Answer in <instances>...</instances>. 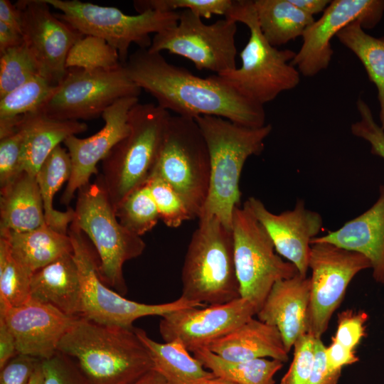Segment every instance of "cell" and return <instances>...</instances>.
<instances>
[{
    "label": "cell",
    "instance_id": "6da1fadb",
    "mask_svg": "<svg viewBox=\"0 0 384 384\" xmlns=\"http://www.w3.org/2000/svg\"><path fill=\"white\" fill-rule=\"evenodd\" d=\"M132 80L161 108L195 119L215 116L250 127L264 126V106L218 75L201 78L166 61L160 53L139 48L124 64Z\"/></svg>",
    "mask_w": 384,
    "mask_h": 384
},
{
    "label": "cell",
    "instance_id": "7a4b0ae2",
    "mask_svg": "<svg viewBox=\"0 0 384 384\" xmlns=\"http://www.w3.org/2000/svg\"><path fill=\"white\" fill-rule=\"evenodd\" d=\"M73 358L91 384H133L154 369L134 327L75 319L58 346Z\"/></svg>",
    "mask_w": 384,
    "mask_h": 384
},
{
    "label": "cell",
    "instance_id": "3957f363",
    "mask_svg": "<svg viewBox=\"0 0 384 384\" xmlns=\"http://www.w3.org/2000/svg\"><path fill=\"white\" fill-rule=\"evenodd\" d=\"M195 120L206 142L210 166L208 197L198 219L215 216L231 229L233 211L240 206L244 164L250 156L262 153L272 127H250L215 116Z\"/></svg>",
    "mask_w": 384,
    "mask_h": 384
},
{
    "label": "cell",
    "instance_id": "277c9868",
    "mask_svg": "<svg viewBox=\"0 0 384 384\" xmlns=\"http://www.w3.org/2000/svg\"><path fill=\"white\" fill-rule=\"evenodd\" d=\"M198 220L183 264L181 297L205 306L240 298L231 229L215 216Z\"/></svg>",
    "mask_w": 384,
    "mask_h": 384
},
{
    "label": "cell",
    "instance_id": "5b68a950",
    "mask_svg": "<svg viewBox=\"0 0 384 384\" xmlns=\"http://www.w3.org/2000/svg\"><path fill=\"white\" fill-rule=\"evenodd\" d=\"M157 104H136L129 111V131L102 161L98 174L114 210L151 176L171 117Z\"/></svg>",
    "mask_w": 384,
    "mask_h": 384
},
{
    "label": "cell",
    "instance_id": "8992f818",
    "mask_svg": "<svg viewBox=\"0 0 384 384\" xmlns=\"http://www.w3.org/2000/svg\"><path fill=\"white\" fill-rule=\"evenodd\" d=\"M225 17L244 23L249 28L250 37L240 53V67L218 75L263 106L299 85L300 73L292 64L296 53L279 50L266 40L257 22L253 1H233Z\"/></svg>",
    "mask_w": 384,
    "mask_h": 384
},
{
    "label": "cell",
    "instance_id": "52a82bcc",
    "mask_svg": "<svg viewBox=\"0 0 384 384\" xmlns=\"http://www.w3.org/2000/svg\"><path fill=\"white\" fill-rule=\"evenodd\" d=\"M74 210L73 222L96 249L101 279L119 294H125L123 266L143 253L145 242L119 223L99 176L94 183L78 190Z\"/></svg>",
    "mask_w": 384,
    "mask_h": 384
},
{
    "label": "cell",
    "instance_id": "ba28073f",
    "mask_svg": "<svg viewBox=\"0 0 384 384\" xmlns=\"http://www.w3.org/2000/svg\"><path fill=\"white\" fill-rule=\"evenodd\" d=\"M210 171L209 152L195 119L171 115L151 176L170 184L198 218L208 197Z\"/></svg>",
    "mask_w": 384,
    "mask_h": 384
},
{
    "label": "cell",
    "instance_id": "9c48e42d",
    "mask_svg": "<svg viewBox=\"0 0 384 384\" xmlns=\"http://www.w3.org/2000/svg\"><path fill=\"white\" fill-rule=\"evenodd\" d=\"M61 11L55 16L84 36L90 35L105 40L114 48L124 64L129 58L132 43L148 49L158 33L177 25L179 12L146 11L129 15L117 8L102 6L79 0H43Z\"/></svg>",
    "mask_w": 384,
    "mask_h": 384
},
{
    "label": "cell",
    "instance_id": "30bf717a",
    "mask_svg": "<svg viewBox=\"0 0 384 384\" xmlns=\"http://www.w3.org/2000/svg\"><path fill=\"white\" fill-rule=\"evenodd\" d=\"M68 234L81 284L80 317L101 324L133 328L134 321L144 316L163 317L180 309L204 306L182 297L159 304H143L124 298L102 282L98 271V260L83 237V233L73 222Z\"/></svg>",
    "mask_w": 384,
    "mask_h": 384
},
{
    "label": "cell",
    "instance_id": "8fae6325",
    "mask_svg": "<svg viewBox=\"0 0 384 384\" xmlns=\"http://www.w3.org/2000/svg\"><path fill=\"white\" fill-rule=\"evenodd\" d=\"M231 230L240 297L258 311L277 282L299 272L276 252L264 227L245 207L235 208Z\"/></svg>",
    "mask_w": 384,
    "mask_h": 384
},
{
    "label": "cell",
    "instance_id": "7c38bea8",
    "mask_svg": "<svg viewBox=\"0 0 384 384\" xmlns=\"http://www.w3.org/2000/svg\"><path fill=\"white\" fill-rule=\"evenodd\" d=\"M141 91L124 65L112 70L70 68L41 112L59 120L90 119L121 98L139 97Z\"/></svg>",
    "mask_w": 384,
    "mask_h": 384
},
{
    "label": "cell",
    "instance_id": "4fadbf2b",
    "mask_svg": "<svg viewBox=\"0 0 384 384\" xmlns=\"http://www.w3.org/2000/svg\"><path fill=\"white\" fill-rule=\"evenodd\" d=\"M237 22L225 18L211 24L188 9L179 12L177 25L154 35L148 50H166L191 60L198 70L220 75L237 68Z\"/></svg>",
    "mask_w": 384,
    "mask_h": 384
},
{
    "label": "cell",
    "instance_id": "5bb4252c",
    "mask_svg": "<svg viewBox=\"0 0 384 384\" xmlns=\"http://www.w3.org/2000/svg\"><path fill=\"white\" fill-rule=\"evenodd\" d=\"M309 268L311 276L308 333L321 338L351 281L361 271L371 268V264L361 253L328 242H314Z\"/></svg>",
    "mask_w": 384,
    "mask_h": 384
},
{
    "label": "cell",
    "instance_id": "9a60e30c",
    "mask_svg": "<svg viewBox=\"0 0 384 384\" xmlns=\"http://www.w3.org/2000/svg\"><path fill=\"white\" fill-rule=\"evenodd\" d=\"M383 12V0L331 1L322 16L304 31L302 45L292 64L305 77L316 75L330 64L333 37L354 21L360 22L363 29L372 28Z\"/></svg>",
    "mask_w": 384,
    "mask_h": 384
},
{
    "label": "cell",
    "instance_id": "2e32d148",
    "mask_svg": "<svg viewBox=\"0 0 384 384\" xmlns=\"http://www.w3.org/2000/svg\"><path fill=\"white\" fill-rule=\"evenodd\" d=\"M15 5L21 15L24 42L41 75L58 85L68 72L65 64L70 48L84 35L58 18L43 0H20Z\"/></svg>",
    "mask_w": 384,
    "mask_h": 384
},
{
    "label": "cell",
    "instance_id": "e0dca14e",
    "mask_svg": "<svg viewBox=\"0 0 384 384\" xmlns=\"http://www.w3.org/2000/svg\"><path fill=\"white\" fill-rule=\"evenodd\" d=\"M257 313L252 303L240 297L221 304L170 313L160 321L159 332L165 342L178 340L193 353L234 331Z\"/></svg>",
    "mask_w": 384,
    "mask_h": 384
},
{
    "label": "cell",
    "instance_id": "ac0fdd59",
    "mask_svg": "<svg viewBox=\"0 0 384 384\" xmlns=\"http://www.w3.org/2000/svg\"><path fill=\"white\" fill-rule=\"evenodd\" d=\"M138 102L137 97L118 100L103 112L105 124L100 131L87 138L73 135L64 141L70 158L71 174L60 198L62 204L68 205L78 190L90 183L92 176L98 172L97 164L128 134L129 112Z\"/></svg>",
    "mask_w": 384,
    "mask_h": 384
},
{
    "label": "cell",
    "instance_id": "d6986e66",
    "mask_svg": "<svg viewBox=\"0 0 384 384\" xmlns=\"http://www.w3.org/2000/svg\"><path fill=\"white\" fill-rule=\"evenodd\" d=\"M243 206L264 227L276 252L293 264L301 275L306 276L311 241L322 228L321 215L306 208L302 200L297 202L292 210L279 214L270 212L255 197H250Z\"/></svg>",
    "mask_w": 384,
    "mask_h": 384
},
{
    "label": "cell",
    "instance_id": "ffe728a7",
    "mask_svg": "<svg viewBox=\"0 0 384 384\" xmlns=\"http://www.w3.org/2000/svg\"><path fill=\"white\" fill-rule=\"evenodd\" d=\"M76 318L31 299L18 306L0 307V319L14 336L18 354L42 361L58 351L60 341Z\"/></svg>",
    "mask_w": 384,
    "mask_h": 384
},
{
    "label": "cell",
    "instance_id": "44dd1931",
    "mask_svg": "<svg viewBox=\"0 0 384 384\" xmlns=\"http://www.w3.org/2000/svg\"><path fill=\"white\" fill-rule=\"evenodd\" d=\"M310 293V277L297 273L277 282L256 314L278 329L288 353L296 340L308 333Z\"/></svg>",
    "mask_w": 384,
    "mask_h": 384
},
{
    "label": "cell",
    "instance_id": "7402d4cb",
    "mask_svg": "<svg viewBox=\"0 0 384 384\" xmlns=\"http://www.w3.org/2000/svg\"><path fill=\"white\" fill-rule=\"evenodd\" d=\"M328 242L362 254L370 261L373 277L384 284V185L374 204L339 229L317 236L311 241Z\"/></svg>",
    "mask_w": 384,
    "mask_h": 384
},
{
    "label": "cell",
    "instance_id": "603a6c76",
    "mask_svg": "<svg viewBox=\"0 0 384 384\" xmlns=\"http://www.w3.org/2000/svg\"><path fill=\"white\" fill-rule=\"evenodd\" d=\"M205 348L230 361L271 358L284 363L288 360L278 329L254 317Z\"/></svg>",
    "mask_w": 384,
    "mask_h": 384
},
{
    "label": "cell",
    "instance_id": "cb8c5ba5",
    "mask_svg": "<svg viewBox=\"0 0 384 384\" xmlns=\"http://www.w3.org/2000/svg\"><path fill=\"white\" fill-rule=\"evenodd\" d=\"M31 299L49 304L71 317H80L81 284L73 252L35 272L31 277Z\"/></svg>",
    "mask_w": 384,
    "mask_h": 384
},
{
    "label": "cell",
    "instance_id": "d4e9b609",
    "mask_svg": "<svg viewBox=\"0 0 384 384\" xmlns=\"http://www.w3.org/2000/svg\"><path fill=\"white\" fill-rule=\"evenodd\" d=\"M18 124L24 131L22 169L33 176L61 142L87 129L84 122L51 119L41 111L23 116Z\"/></svg>",
    "mask_w": 384,
    "mask_h": 384
},
{
    "label": "cell",
    "instance_id": "484cf974",
    "mask_svg": "<svg viewBox=\"0 0 384 384\" xmlns=\"http://www.w3.org/2000/svg\"><path fill=\"white\" fill-rule=\"evenodd\" d=\"M0 193V233L27 232L46 223L36 176L23 171Z\"/></svg>",
    "mask_w": 384,
    "mask_h": 384
},
{
    "label": "cell",
    "instance_id": "4316f807",
    "mask_svg": "<svg viewBox=\"0 0 384 384\" xmlns=\"http://www.w3.org/2000/svg\"><path fill=\"white\" fill-rule=\"evenodd\" d=\"M0 236L7 239L14 259L31 274L73 252L68 234L60 233L46 223L30 231L6 232Z\"/></svg>",
    "mask_w": 384,
    "mask_h": 384
},
{
    "label": "cell",
    "instance_id": "83f0119b",
    "mask_svg": "<svg viewBox=\"0 0 384 384\" xmlns=\"http://www.w3.org/2000/svg\"><path fill=\"white\" fill-rule=\"evenodd\" d=\"M134 331L149 351L154 370L167 384H200L215 376L198 359L191 356L179 341L161 343L151 339L142 329L134 327Z\"/></svg>",
    "mask_w": 384,
    "mask_h": 384
},
{
    "label": "cell",
    "instance_id": "f1b7e54d",
    "mask_svg": "<svg viewBox=\"0 0 384 384\" xmlns=\"http://www.w3.org/2000/svg\"><path fill=\"white\" fill-rule=\"evenodd\" d=\"M253 4L260 28L274 47L302 37L315 21L290 0H255Z\"/></svg>",
    "mask_w": 384,
    "mask_h": 384
},
{
    "label": "cell",
    "instance_id": "f546056e",
    "mask_svg": "<svg viewBox=\"0 0 384 384\" xmlns=\"http://www.w3.org/2000/svg\"><path fill=\"white\" fill-rule=\"evenodd\" d=\"M71 174V162L68 151L58 146L39 169L36 179L43 204L46 223L55 230L68 235L75 219V210L69 208L59 211L53 207V198Z\"/></svg>",
    "mask_w": 384,
    "mask_h": 384
},
{
    "label": "cell",
    "instance_id": "4dcf8cb0",
    "mask_svg": "<svg viewBox=\"0 0 384 384\" xmlns=\"http://www.w3.org/2000/svg\"><path fill=\"white\" fill-rule=\"evenodd\" d=\"M338 41L362 63L369 80L378 90L380 126L384 129V38L373 37L354 21L340 31Z\"/></svg>",
    "mask_w": 384,
    "mask_h": 384
},
{
    "label": "cell",
    "instance_id": "1f68e13d",
    "mask_svg": "<svg viewBox=\"0 0 384 384\" xmlns=\"http://www.w3.org/2000/svg\"><path fill=\"white\" fill-rule=\"evenodd\" d=\"M193 353L215 376L235 384H274V375L283 366V362L276 359L227 361L206 348Z\"/></svg>",
    "mask_w": 384,
    "mask_h": 384
},
{
    "label": "cell",
    "instance_id": "d6a6232c",
    "mask_svg": "<svg viewBox=\"0 0 384 384\" xmlns=\"http://www.w3.org/2000/svg\"><path fill=\"white\" fill-rule=\"evenodd\" d=\"M57 86L40 75L0 98V138L13 132L23 116L41 111Z\"/></svg>",
    "mask_w": 384,
    "mask_h": 384
},
{
    "label": "cell",
    "instance_id": "836d02e7",
    "mask_svg": "<svg viewBox=\"0 0 384 384\" xmlns=\"http://www.w3.org/2000/svg\"><path fill=\"white\" fill-rule=\"evenodd\" d=\"M31 275L14 259L7 239L0 236V307L18 306L31 299Z\"/></svg>",
    "mask_w": 384,
    "mask_h": 384
},
{
    "label": "cell",
    "instance_id": "e575fe53",
    "mask_svg": "<svg viewBox=\"0 0 384 384\" xmlns=\"http://www.w3.org/2000/svg\"><path fill=\"white\" fill-rule=\"evenodd\" d=\"M114 212L124 227L140 237L151 231L160 220L146 182L131 192Z\"/></svg>",
    "mask_w": 384,
    "mask_h": 384
},
{
    "label": "cell",
    "instance_id": "d590c367",
    "mask_svg": "<svg viewBox=\"0 0 384 384\" xmlns=\"http://www.w3.org/2000/svg\"><path fill=\"white\" fill-rule=\"evenodd\" d=\"M117 50L105 40L86 35L78 39L70 48L66 68L87 70H112L121 66Z\"/></svg>",
    "mask_w": 384,
    "mask_h": 384
},
{
    "label": "cell",
    "instance_id": "8d00e7d4",
    "mask_svg": "<svg viewBox=\"0 0 384 384\" xmlns=\"http://www.w3.org/2000/svg\"><path fill=\"white\" fill-rule=\"evenodd\" d=\"M0 55V98L41 75L38 64L25 42Z\"/></svg>",
    "mask_w": 384,
    "mask_h": 384
},
{
    "label": "cell",
    "instance_id": "74e56055",
    "mask_svg": "<svg viewBox=\"0 0 384 384\" xmlns=\"http://www.w3.org/2000/svg\"><path fill=\"white\" fill-rule=\"evenodd\" d=\"M146 183L157 207L160 220L169 228H178L195 218L176 191L163 179L151 176Z\"/></svg>",
    "mask_w": 384,
    "mask_h": 384
},
{
    "label": "cell",
    "instance_id": "f35d334b",
    "mask_svg": "<svg viewBox=\"0 0 384 384\" xmlns=\"http://www.w3.org/2000/svg\"><path fill=\"white\" fill-rule=\"evenodd\" d=\"M233 0H137L133 5L138 14L146 11H176L178 9H188L201 18H210L213 15H227Z\"/></svg>",
    "mask_w": 384,
    "mask_h": 384
},
{
    "label": "cell",
    "instance_id": "ab89813d",
    "mask_svg": "<svg viewBox=\"0 0 384 384\" xmlns=\"http://www.w3.org/2000/svg\"><path fill=\"white\" fill-rule=\"evenodd\" d=\"M24 131L17 124L11 134L0 138V188L22 173Z\"/></svg>",
    "mask_w": 384,
    "mask_h": 384
},
{
    "label": "cell",
    "instance_id": "60d3db41",
    "mask_svg": "<svg viewBox=\"0 0 384 384\" xmlns=\"http://www.w3.org/2000/svg\"><path fill=\"white\" fill-rule=\"evenodd\" d=\"M314 342L315 337L309 333L296 340L292 361L280 384H307L314 362Z\"/></svg>",
    "mask_w": 384,
    "mask_h": 384
},
{
    "label": "cell",
    "instance_id": "b9f144b4",
    "mask_svg": "<svg viewBox=\"0 0 384 384\" xmlns=\"http://www.w3.org/2000/svg\"><path fill=\"white\" fill-rule=\"evenodd\" d=\"M41 367L43 384H91L76 361L60 351L43 360Z\"/></svg>",
    "mask_w": 384,
    "mask_h": 384
},
{
    "label": "cell",
    "instance_id": "7bdbcfd3",
    "mask_svg": "<svg viewBox=\"0 0 384 384\" xmlns=\"http://www.w3.org/2000/svg\"><path fill=\"white\" fill-rule=\"evenodd\" d=\"M356 105L361 119L351 124L352 134L367 141L370 144V152L384 160V129L375 122L370 107L363 100L359 98Z\"/></svg>",
    "mask_w": 384,
    "mask_h": 384
},
{
    "label": "cell",
    "instance_id": "ee69618b",
    "mask_svg": "<svg viewBox=\"0 0 384 384\" xmlns=\"http://www.w3.org/2000/svg\"><path fill=\"white\" fill-rule=\"evenodd\" d=\"M368 315L364 311L347 310L338 315L337 330L333 340L348 349L354 351L366 335L365 324Z\"/></svg>",
    "mask_w": 384,
    "mask_h": 384
},
{
    "label": "cell",
    "instance_id": "f6af8a7d",
    "mask_svg": "<svg viewBox=\"0 0 384 384\" xmlns=\"http://www.w3.org/2000/svg\"><path fill=\"white\" fill-rule=\"evenodd\" d=\"M41 361L30 356L18 354L1 369L0 384H28Z\"/></svg>",
    "mask_w": 384,
    "mask_h": 384
},
{
    "label": "cell",
    "instance_id": "bcb514c9",
    "mask_svg": "<svg viewBox=\"0 0 384 384\" xmlns=\"http://www.w3.org/2000/svg\"><path fill=\"white\" fill-rule=\"evenodd\" d=\"M315 356L312 371L307 384H337L341 370L330 371L326 365V346L321 338H315Z\"/></svg>",
    "mask_w": 384,
    "mask_h": 384
},
{
    "label": "cell",
    "instance_id": "7dc6e473",
    "mask_svg": "<svg viewBox=\"0 0 384 384\" xmlns=\"http://www.w3.org/2000/svg\"><path fill=\"white\" fill-rule=\"evenodd\" d=\"M326 365L330 371L342 370L346 365L358 361L354 351L346 348L333 340L330 346L326 348Z\"/></svg>",
    "mask_w": 384,
    "mask_h": 384
},
{
    "label": "cell",
    "instance_id": "c3c4849f",
    "mask_svg": "<svg viewBox=\"0 0 384 384\" xmlns=\"http://www.w3.org/2000/svg\"><path fill=\"white\" fill-rule=\"evenodd\" d=\"M18 354L14 336L0 319V369Z\"/></svg>",
    "mask_w": 384,
    "mask_h": 384
},
{
    "label": "cell",
    "instance_id": "681fc988",
    "mask_svg": "<svg viewBox=\"0 0 384 384\" xmlns=\"http://www.w3.org/2000/svg\"><path fill=\"white\" fill-rule=\"evenodd\" d=\"M0 21L22 34V20L19 9L9 0H0Z\"/></svg>",
    "mask_w": 384,
    "mask_h": 384
},
{
    "label": "cell",
    "instance_id": "f907efd6",
    "mask_svg": "<svg viewBox=\"0 0 384 384\" xmlns=\"http://www.w3.org/2000/svg\"><path fill=\"white\" fill-rule=\"evenodd\" d=\"M23 43L24 38L20 32L0 21V54Z\"/></svg>",
    "mask_w": 384,
    "mask_h": 384
},
{
    "label": "cell",
    "instance_id": "816d5d0a",
    "mask_svg": "<svg viewBox=\"0 0 384 384\" xmlns=\"http://www.w3.org/2000/svg\"><path fill=\"white\" fill-rule=\"evenodd\" d=\"M290 1L303 12L311 16L321 12L324 13L331 3L329 0H290Z\"/></svg>",
    "mask_w": 384,
    "mask_h": 384
},
{
    "label": "cell",
    "instance_id": "f5cc1de1",
    "mask_svg": "<svg viewBox=\"0 0 384 384\" xmlns=\"http://www.w3.org/2000/svg\"><path fill=\"white\" fill-rule=\"evenodd\" d=\"M133 384H167V383L158 372L152 369Z\"/></svg>",
    "mask_w": 384,
    "mask_h": 384
},
{
    "label": "cell",
    "instance_id": "db71d44e",
    "mask_svg": "<svg viewBox=\"0 0 384 384\" xmlns=\"http://www.w3.org/2000/svg\"><path fill=\"white\" fill-rule=\"evenodd\" d=\"M41 361L32 375L28 384H43V375L41 367Z\"/></svg>",
    "mask_w": 384,
    "mask_h": 384
},
{
    "label": "cell",
    "instance_id": "11a10c76",
    "mask_svg": "<svg viewBox=\"0 0 384 384\" xmlns=\"http://www.w3.org/2000/svg\"><path fill=\"white\" fill-rule=\"evenodd\" d=\"M200 384H235V383L230 382L228 380H224L223 378L214 376L213 378H209L203 381Z\"/></svg>",
    "mask_w": 384,
    "mask_h": 384
}]
</instances>
